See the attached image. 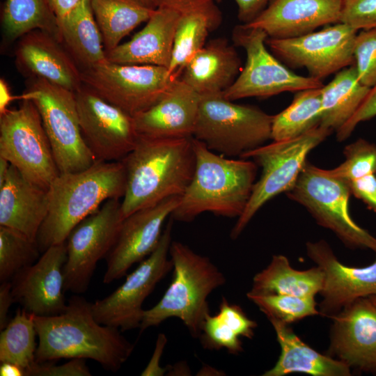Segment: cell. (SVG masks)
<instances>
[{
    "label": "cell",
    "instance_id": "obj_24",
    "mask_svg": "<svg viewBox=\"0 0 376 376\" xmlns=\"http://www.w3.org/2000/svg\"><path fill=\"white\" fill-rule=\"evenodd\" d=\"M180 13L155 8L146 26L129 41L106 52L107 60L120 64L152 65L169 68Z\"/></svg>",
    "mask_w": 376,
    "mask_h": 376
},
{
    "label": "cell",
    "instance_id": "obj_44",
    "mask_svg": "<svg viewBox=\"0 0 376 376\" xmlns=\"http://www.w3.org/2000/svg\"><path fill=\"white\" fill-rule=\"evenodd\" d=\"M347 182L351 194L361 200L369 209L376 212L375 174H368Z\"/></svg>",
    "mask_w": 376,
    "mask_h": 376
},
{
    "label": "cell",
    "instance_id": "obj_47",
    "mask_svg": "<svg viewBox=\"0 0 376 376\" xmlns=\"http://www.w3.org/2000/svg\"><path fill=\"white\" fill-rule=\"evenodd\" d=\"M151 1L155 8H168L182 13L215 0H151Z\"/></svg>",
    "mask_w": 376,
    "mask_h": 376
},
{
    "label": "cell",
    "instance_id": "obj_23",
    "mask_svg": "<svg viewBox=\"0 0 376 376\" xmlns=\"http://www.w3.org/2000/svg\"><path fill=\"white\" fill-rule=\"evenodd\" d=\"M201 95L176 79L162 98L133 116L139 136L149 138L193 137Z\"/></svg>",
    "mask_w": 376,
    "mask_h": 376
},
{
    "label": "cell",
    "instance_id": "obj_27",
    "mask_svg": "<svg viewBox=\"0 0 376 376\" xmlns=\"http://www.w3.org/2000/svg\"><path fill=\"white\" fill-rule=\"evenodd\" d=\"M281 347L275 365L263 376H284L304 373L313 376H350L351 368L329 355H324L299 338L288 324L269 320Z\"/></svg>",
    "mask_w": 376,
    "mask_h": 376
},
{
    "label": "cell",
    "instance_id": "obj_35",
    "mask_svg": "<svg viewBox=\"0 0 376 376\" xmlns=\"http://www.w3.org/2000/svg\"><path fill=\"white\" fill-rule=\"evenodd\" d=\"M322 116V87L298 91L291 104L273 116L271 139L279 141L299 136L320 126Z\"/></svg>",
    "mask_w": 376,
    "mask_h": 376
},
{
    "label": "cell",
    "instance_id": "obj_29",
    "mask_svg": "<svg viewBox=\"0 0 376 376\" xmlns=\"http://www.w3.org/2000/svg\"><path fill=\"white\" fill-rule=\"evenodd\" d=\"M324 273L318 267L294 269L288 258L274 255L269 264L253 278L248 292L253 295H289L315 297L323 285Z\"/></svg>",
    "mask_w": 376,
    "mask_h": 376
},
{
    "label": "cell",
    "instance_id": "obj_21",
    "mask_svg": "<svg viewBox=\"0 0 376 376\" xmlns=\"http://www.w3.org/2000/svg\"><path fill=\"white\" fill-rule=\"evenodd\" d=\"M15 63L27 79L40 78L75 92L82 85L81 70L63 44L41 30L17 40Z\"/></svg>",
    "mask_w": 376,
    "mask_h": 376
},
{
    "label": "cell",
    "instance_id": "obj_52",
    "mask_svg": "<svg viewBox=\"0 0 376 376\" xmlns=\"http://www.w3.org/2000/svg\"><path fill=\"white\" fill-rule=\"evenodd\" d=\"M10 162L5 158L0 157V186L5 182L10 168Z\"/></svg>",
    "mask_w": 376,
    "mask_h": 376
},
{
    "label": "cell",
    "instance_id": "obj_2",
    "mask_svg": "<svg viewBox=\"0 0 376 376\" xmlns=\"http://www.w3.org/2000/svg\"><path fill=\"white\" fill-rule=\"evenodd\" d=\"M120 161L126 173L121 201L125 219L137 210L182 195L195 171L193 137L139 136L134 148Z\"/></svg>",
    "mask_w": 376,
    "mask_h": 376
},
{
    "label": "cell",
    "instance_id": "obj_3",
    "mask_svg": "<svg viewBox=\"0 0 376 376\" xmlns=\"http://www.w3.org/2000/svg\"><path fill=\"white\" fill-rule=\"evenodd\" d=\"M125 187L121 161H97L83 171L59 173L47 189L48 212L36 239L40 251L65 242L72 230L106 201L123 198Z\"/></svg>",
    "mask_w": 376,
    "mask_h": 376
},
{
    "label": "cell",
    "instance_id": "obj_18",
    "mask_svg": "<svg viewBox=\"0 0 376 376\" xmlns=\"http://www.w3.org/2000/svg\"><path fill=\"white\" fill-rule=\"evenodd\" d=\"M66 258L65 241L48 247L36 263L18 272L10 281L15 302L38 316L64 312L68 304L63 277Z\"/></svg>",
    "mask_w": 376,
    "mask_h": 376
},
{
    "label": "cell",
    "instance_id": "obj_4",
    "mask_svg": "<svg viewBox=\"0 0 376 376\" xmlns=\"http://www.w3.org/2000/svg\"><path fill=\"white\" fill-rule=\"evenodd\" d=\"M193 145L194 173L171 217L183 222L191 221L203 212L238 218L251 196L258 165L249 159L227 158L194 137Z\"/></svg>",
    "mask_w": 376,
    "mask_h": 376
},
{
    "label": "cell",
    "instance_id": "obj_54",
    "mask_svg": "<svg viewBox=\"0 0 376 376\" xmlns=\"http://www.w3.org/2000/svg\"><path fill=\"white\" fill-rule=\"evenodd\" d=\"M370 301L372 302V304L375 306L376 308V295H371L368 297Z\"/></svg>",
    "mask_w": 376,
    "mask_h": 376
},
{
    "label": "cell",
    "instance_id": "obj_16",
    "mask_svg": "<svg viewBox=\"0 0 376 376\" xmlns=\"http://www.w3.org/2000/svg\"><path fill=\"white\" fill-rule=\"evenodd\" d=\"M75 96L82 136L96 159H123L139 138L133 116L83 84Z\"/></svg>",
    "mask_w": 376,
    "mask_h": 376
},
{
    "label": "cell",
    "instance_id": "obj_28",
    "mask_svg": "<svg viewBox=\"0 0 376 376\" xmlns=\"http://www.w3.org/2000/svg\"><path fill=\"white\" fill-rule=\"evenodd\" d=\"M58 22L61 42L81 71L107 60L90 0H81Z\"/></svg>",
    "mask_w": 376,
    "mask_h": 376
},
{
    "label": "cell",
    "instance_id": "obj_31",
    "mask_svg": "<svg viewBox=\"0 0 376 376\" xmlns=\"http://www.w3.org/2000/svg\"><path fill=\"white\" fill-rule=\"evenodd\" d=\"M370 88L359 80L354 64L336 72L334 79L322 87L320 126L336 132L354 114Z\"/></svg>",
    "mask_w": 376,
    "mask_h": 376
},
{
    "label": "cell",
    "instance_id": "obj_48",
    "mask_svg": "<svg viewBox=\"0 0 376 376\" xmlns=\"http://www.w3.org/2000/svg\"><path fill=\"white\" fill-rule=\"evenodd\" d=\"M13 303H15L11 291V281L1 282L0 285V330L3 329L10 320L8 311Z\"/></svg>",
    "mask_w": 376,
    "mask_h": 376
},
{
    "label": "cell",
    "instance_id": "obj_11",
    "mask_svg": "<svg viewBox=\"0 0 376 376\" xmlns=\"http://www.w3.org/2000/svg\"><path fill=\"white\" fill-rule=\"evenodd\" d=\"M0 157L29 181L46 189L60 173L33 102L22 100L17 108L0 115Z\"/></svg>",
    "mask_w": 376,
    "mask_h": 376
},
{
    "label": "cell",
    "instance_id": "obj_30",
    "mask_svg": "<svg viewBox=\"0 0 376 376\" xmlns=\"http://www.w3.org/2000/svg\"><path fill=\"white\" fill-rule=\"evenodd\" d=\"M221 22V13L214 1L180 13L173 45L169 73L178 79L186 64L205 46L208 33Z\"/></svg>",
    "mask_w": 376,
    "mask_h": 376
},
{
    "label": "cell",
    "instance_id": "obj_25",
    "mask_svg": "<svg viewBox=\"0 0 376 376\" xmlns=\"http://www.w3.org/2000/svg\"><path fill=\"white\" fill-rule=\"evenodd\" d=\"M48 208L47 189L31 182L10 165L6 180L0 186V226L36 241Z\"/></svg>",
    "mask_w": 376,
    "mask_h": 376
},
{
    "label": "cell",
    "instance_id": "obj_1",
    "mask_svg": "<svg viewBox=\"0 0 376 376\" xmlns=\"http://www.w3.org/2000/svg\"><path fill=\"white\" fill-rule=\"evenodd\" d=\"M38 337L36 361L90 359L103 368L116 372L131 356L134 345L116 327L99 323L91 303L72 296L64 312L53 316L35 315Z\"/></svg>",
    "mask_w": 376,
    "mask_h": 376
},
{
    "label": "cell",
    "instance_id": "obj_40",
    "mask_svg": "<svg viewBox=\"0 0 376 376\" xmlns=\"http://www.w3.org/2000/svg\"><path fill=\"white\" fill-rule=\"evenodd\" d=\"M354 65L361 84H376V29L357 33L354 47Z\"/></svg>",
    "mask_w": 376,
    "mask_h": 376
},
{
    "label": "cell",
    "instance_id": "obj_10",
    "mask_svg": "<svg viewBox=\"0 0 376 376\" xmlns=\"http://www.w3.org/2000/svg\"><path fill=\"white\" fill-rule=\"evenodd\" d=\"M232 36L235 45L244 49L246 61L234 83L223 92L227 100L268 97L324 86L321 80L293 72L269 52L263 30L242 24L234 28Z\"/></svg>",
    "mask_w": 376,
    "mask_h": 376
},
{
    "label": "cell",
    "instance_id": "obj_42",
    "mask_svg": "<svg viewBox=\"0 0 376 376\" xmlns=\"http://www.w3.org/2000/svg\"><path fill=\"white\" fill-rule=\"evenodd\" d=\"M26 376H91L85 359H71L68 362L56 365L54 361L36 362L25 371Z\"/></svg>",
    "mask_w": 376,
    "mask_h": 376
},
{
    "label": "cell",
    "instance_id": "obj_19",
    "mask_svg": "<svg viewBox=\"0 0 376 376\" xmlns=\"http://www.w3.org/2000/svg\"><path fill=\"white\" fill-rule=\"evenodd\" d=\"M306 249L324 273L320 315L331 318L355 300L376 295V258L368 266L351 267L339 261L324 240L308 242Z\"/></svg>",
    "mask_w": 376,
    "mask_h": 376
},
{
    "label": "cell",
    "instance_id": "obj_37",
    "mask_svg": "<svg viewBox=\"0 0 376 376\" xmlns=\"http://www.w3.org/2000/svg\"><path fill=\"white\" fill-rule=\"evenodd\" d=\"M40 249L36 241L13 228L0 226V281H10L21 269L36 263Z\"/></svg>",
    "mask_w": 376,
    "mask_h": 376
},
{
    "label": "cell",
    "instance_id": "obj_22",
    "mask_svg": "<svg viewBox=\"0 0 376 376\" xmlns=\"http://www.w3.org/2000/svg\"><path fill=\"white\" fill-rule=\"evenodd\" d=\"M342 0H274L246 26L263 30L268 38L286 39L340 22Z\"/></svg>",
    "mask_w": 376,
    "mask_h": 376
},
{
    "label": "cell",
    "instance_id": "obj_6",
    "mask_svg": "<svg viewBox=\"0 0 376 376\" xmlns=\"http://www.w3.org/2000/svg\"><path fill=\"white\" fill-rule=\"evenodd\" d=\"M273 116L233 102L222 93L201 96L193 137L211 150L241 157L271 139Z\"/></svg>",
    "mask_w": 376,
    "mask_h": 376
},
{
    "label": "cell",
    "instance_id": "obj_50",
    "mask_svg": "<svg viewBox=\"0 0 376 376\" xmlns=\"http://www.w3.org/2000/svg\"><path fill=\"white\" fill-rule=\"evenodd\" d=\"M15 99L19 100V96L12 95L7 81L3 79H0V115L8 109L10 102Z\"/></svg>",
    "mask_w": 376,
    "mask_h": 376
},
{
    "label": "cell",
    "instance_id": "obj_9",
    "mask_svg": "<svg viewBox=\"0 0 376 376\" xmlns=\"http://www.w3.org/2000/svg\"><path fill=\"white\" fill-rule=\"evenodd\" d=\"M347 182L306 162L288 197L304 206L321 226L332 231L347 246L376 253V237L359 226L349 212Z\"/></svg>",
    "mask_w": 376,
    "mask_h": 376
},
{
    "label": "cell",
    "instance_id": "obj_8",
    "mask_svg": "<svg viewBox=\"0 0 376 376\" xmlns=\"http://www.w3.org/2000/svg\"><path fill=\"white\" fill-rule=\"evenodd\" d=\"M19 100L37 107L60 173L83 171L97 161L82 136L75 92L29 78Z\"/></svg>",
    "mask_w": 376,
    "mask_h": 376
},
{
    "label": "cell",
    "instance_id": "obj_38",
    "mask_svg": "<svg viewBox=\"0 0 376 376\" xmlns=\"http://www.w3.org/2000/svg\"><path fill=\"white\" fill-rule=\"evenodd\" d=\"M247 298L255 304L268 320L274 319L285 324L306 317L319 315L315 297L289 295H253Z\"/></svg>",
    "mask_w": 376,
    "mask_h": 376
},
{
    "label": "cell",
    "instance_id": "obj_39",
    "mask_svg": "<svg viewBox=\"0 0 376 376\" xmlns=\"http://www.w3.org/2000/svg\"><path fill=\"white\" fill-rule=\"evenodd\" d=\"M345 161L332 169H325L334 177L350 181L376 173V144L364 139L347 145L343 150Z\"/></svg>",
    "mask_w": 376,
    "mask_h": 376
},
{
    "label": "cell",
    "instance_id": "obj_26",
    "mask_svg": "<svg viewBox=\"0 0 376 376\" xmlns=\"http://www.w3.org/2000/svg\"><path fill=\"white\" fill-rule=\"evenodd\" d=\"M241 61L227 40H211L198 51L184 68L180 77L201 96L222 93L235 81Z\"/></svg>",
    "mask_w": 376,
    "mask_h": 376
},
{
    "label": "cell",
    "instance_id": "obj_7",
    "mask_svg": "<svg viewBox=\"0 0 376 376\" xmlns=\"http://www.w3.org/2000/svg\"><path fill=\"white\" fill-rule=\"evenodd\" d=\"M331 132L318 126L299 136L264 144L241 157L251 159L262 168V173L253 185L244 212L231 230V239L240 235L267 202L281 193L286 194L293 187L307 162L308 155Z\"/></svg>",
    "mask_w": 376,
    "mask_h": 376
},
{
    "label": "cell",
    "instance_id": "obj_49",
    "mask_svg": "<svg viewBox=\"0 0 376 376\" xmlns=\"http://www.w3.org/2000/svg\"><path fill=\"white\" fill-rule=\"evenodd\" d=\"M81 0H48L58 19L69 13Z\"/></svg>",
    "mask_w": 376,
    "mask_h": 376
},
{
    "label": "cell",
    "instance_id": "obj_41",
    "mask_svg": "<svg viewBox=\"0 0 376 376\" xmlns=\"http://www.w3.org/2000/svg\"><path fill=\"white\" fill-rule=\"evenodd\" d=\"M340 22L357 31L376 29V0H342Z\"/></svg>",
    "mask_w": 376,
    "mask_h": 376
},
{
    "label": "cell",
    "instance_id": "obj_43",
    "mask_svg": "<svg viewBox=\"0 0 376 376\" xmlns=\"http://www.w3.org/2000/svg\"><path fill=\"white\" fill-rule=\"evenodd\" d=\"M376 116V84L368 91L366 97L350 119L336 131L338 141L346 140L361 123Z\"/></svg>",
    "mask_w": 376,
    "mask_h": 376
},
{
    "label": "cell",
    "instance_id": "obj_51",
    "mask_svg": "<svg viewBox=\"0 0 376 376\" xmlns=\"http://www.w3.org/2000/svg\"><path fill=\"white\" fill-rule=\"evenodd\" d=\"M1 376H24L25 375L24 370L12 363H1L0 366Z\"/></svg>",
    "mask_w": 376,
    "mask_h": 376
},
{
    "label": "cell",
    "instance_id": "obj_33",
    "mask_svg": "<svg viewBox=\"0 0 376 376\" xmlns=\"http://www.w3.org/2000/svg\"><path fill=\"white\" fill-rule=\"evenodd\" d=\"M1 22L3 45L17 42L24 34L36 29L61 42L58 19L48 0H5Z\"/></svg>",
    "mask_w": 376,
    "mask_h": 376
},
{
    "label": "cell",
    "instance_id": "obj_5",
    "mask_svg": "<svg viewBox=\"0 0 376 376\" xmlns=\"http://www.w3.org/2000/svg\"><path fill=\"white\" fill-rule=\"evenodd\" d=\"M169 255L173 279L160 300L145 310L140 332L169 318L180 320L194 338H199L205 317L210 313L207 298L226 283V277L212 260L187 245L172 241Z\"/></svg>",
    "mask_w": 376,
    "mask_h": 376
},
{
    "label": "cell",
    "instance_id": "obj_53",
    "mask_svg": "<svg viewBox=\"0 0 376 376\" xmlns=\"http://www.w3.org/2000/svg\"><path fill=\"white\" fill-rule=\"evenodd\" d=\"M137 1H139V2L142 3L143 4L147 6L148 7L155 8V7L152 5V3L151 0H137Z\"/></svg>",
    "mask_w": 376,
    "mask_h": 376
},
{
    "label": "cell",
    "instance_id": "obj_14",
    "mask_svg": "<svg viewBox=\"0 0 376 376\" xmlns=\"http://www.w3.org/2000/svg\"><path fill=\"white\" fill-rule=\"evenodd\" d=\"M123 219L121 201L110 198L72 230L66 240L65 291L81 294L87 290L97 263L113 248Z\"/></svg>",
    "mask_w": 376,
    "mask_h": 376
},
{
    "label": "cell",
    "instance_id": "obj_12",
    "mask_svg": "<svg viewBox=\"0 0 376 376\" xmlns=\"http://www.w3.org/2000/svg\"><path fill=\"white\" fill-rule=\"evenodd\" d=\"M81 77L84 85L132 116L159 101L176 79L164 67L107 60L81 70Z\"/></svg>",
    "mask_w": 376,
    "mask_h": 376
},
{
    "label": "cell",
    "instance_id": "obj_15",
    "mask_svg": "<svg viewBox=\"0 0 376 376\" xmlns=\"http://www.w3.org/2000/svg\"><path fill=\"white\" fill-rule=\"evenodd\" d=\"M357 33L348 25L338 22L296 38H268L266 45L287 67L305 68L309 77L322 81L354 64Z\"/></svg>",
    "mask_w": 376,
    "mask_h": 376
},
{
    "label": "cell",
    "instance_id": "obj_34",
    "mask_svg": "<svg viewBox=\"0 0 376 376\" xmlns=\"http://www.w3.org/2000/svg\"><path fill=\"white\" fill-rule=\"evenodd\" d=\"M90 3L105 52L119 45L125 36L147 22L155 10L137 0H90Z\"/></svg>",
    "mask_w": 376,
    "mask_h": 376
},
{
    "label": "cell",
    "instance_id": "obj_36",
    "mask_svg": "<svg viewBox=\"0 0 376 376\" xmlns=\"http://www.w3.org/2000/svg\"><path fill=\"white\" fill-rule=\"evenodd\" d=\"M35 315L18 308L0 334V362L12 363L25 371L36 363Z\"/></svg>",
    "mask_w": 376,
    "mask_h": 376
},
{
    "label": "cell",
    "instance_id": "obj_17",
    "mask_svg": "<svg viewBox=\"0 0 376 376\" xmlns=\"http://www.w3.org/2000/svg\"><path fill=\"white\" fill-rule=\"evenodd\" d=\"M180 196L166 198L125 217L116 241L106 257L103 278L109 284L127 274L129 269L150 255L157 246L166 219L178 206Z\"/></svg>",
    "mask_w": 376,
    "mask_h": 376
},
{
    "label": "cell",
    "instance_id": "obj_46",
    "mask_svg": "<svg viewBox=\"0 0 376 376\" xmlns=\"http://www.w3.org/2000/svg\"><path fill=\"white\" fill-rule=\"evenodd\" d=\"M166 341L167 339L166 336L163 334H159L152 358L144 370L142 371L141 375H163L164 373L166 372V369L162 368L159 366V360L162 357L164 348L166 345Z\"/></svg>",
    "mask_w": 376,
    "mask_h": 376
},
{
    "label": "cell",
    "instance_id": "obj_45",
    "mask_svg": "<svg viewBox=\"0 0 376 376\" xmlns=\"http://www.w3.org/2000/svg\"><path fill=\"white\" fill-rule=\"evenodd\" d=\"M221 0H215L220 1ZM237 6V17L243 24L256 18L274 0H235Z\"/></svg>",
    "mask_w": 376,
    "mask_h": 376
},
{
    "label": "cell",
    "instance_id": "obj_32",
    "mask_svg": "<svg viewBox=\"0 0 376 376\" xmlns=\"http://www.w3.org/2000/svg\"><path fill=\"white\" fill-rule=\"evenodd\" d=\"M256 327L257 322L250 319L239 305L230 304L223 297L218 313L205 317L199 338L205 349H225L230 354H238L243 351L241 338H252Z\"/></svg>",
    "mask_w": 376,
    "mask_h": 376
},
{
    "label": "cell",
    "instance_id": "obj_20",
    "mask_svg": "<svg viewBox=\"0 0 376 376\" xmlns=\"http://www.w3.org/2000/svg\"><path fill=\"white\" fill-rule=\"evenodd\" d=\"M329 356L350 368L376 374V308L368 297L331 318Z\"/></svg>",
    "mask_w": 376,
    "mask_h": 376
},
{
    "label": "cell",
    "instance_id": "obj_13",
    "mask_svg": "<svg viewBox=\"0 0 376 376\" xmlns=\"http://www.w3.org/2000/svg\"><path fill=\"white\" fill-rule=\"evenodd\" d=\"M173 221L170 217L156 249L127 276L124 283L109 295L91 303L93 314L99 323L121 331L140 327L145 311L143 301L173 269L169 258Z\"/></svg>",
    "mask_w": 376,
    "mask_h": 376
}]
</instances>
